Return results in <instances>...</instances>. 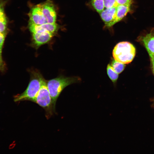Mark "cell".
I'll return each mask as SVG.
<instances>
[{
    "label": "cell",
    "mask_w": 154,
    "mask_h": 154,
    "mask_svg": "<svg viewBox=\"0 0 154 154\" xmlns=\"http://www.w3.org/2000/svg\"><path fill=\"white\" fill-rule=\"evenodd\" d=\"M30 72L31 78L26 89L23 93L15 96L14 99L15 102L27 100L34 102L45 80L37 70H33Z\"/></svg>",
    "instance_id": "cell-1"
},
{
    "label": "cell",
    "mask_w": 154,
    "mask_h": 154,
    "mask_svg": "<svg viewBox=\"0 0 154 154\" xmlns=\"http://www.w3.org/2000/svg\"><path fill=\"white\" fill-rule=\"evenodd\" d=\"M80 81L81 79L78 77L60 76L46 81V85L54 108L57 100L63 89L68 86Z\"/></svg>",
    "instance_id": "cell-2"
},
{
    "label": "cell",
    "mask_w": 154,
    "mask_h": 154,
    "mask_svg": "<svg viewBox=\"0 0 154 154\" xmlns=\"http://www.w3.org/2000/svg\"><path fill=\"white\" fill-rule=\"evenodd\" d=\"M135 49L131 43L123 41L118 43L112 51L114 58L124 64L131 62L135 54Z\"/></svg>",
    "instance_id": "cell-3"
},
{
    "label": "cell",
    "mask_w": 154,
    "mask_h": 154,
    "mask_svg": "<svg viewBox=\"0 0 154 154\" xmlns=\"http://www.w3.org/2000/svg\"><path fill=\"white\" fill-rule=\"evenodd\" d=\"M45 111L47 117H49L55 111L52 99L47 88L46 81L43 82L34 102Z\"/></svg>",
    "instance_id": "cell-4"
},
{
    "label": "cell",
    "mask_w": 154,
    "mask_h": 154,
    "mask_svg": "<svg viewBox=\"0 0 154 154\" xmlns=\"http://www.w3.org/2000/svg\"><path fill=\"white\" fill-rule=\"evenodd\" d=\"M32 34L31 45L36 49L48 42L55 35L47 31L34 33Z\"/></svg>",
    "instance_id": "cell-5"
},
{
    "label": "cell",
    "mask_w": 154,
    "mask_h": 154,
    "mask_svg": "<svg viewBox=\"0 0 154 154\" xmlns=\"http://www.w3.org/2000/svg\"><path fill=\"white\" fill-rule=\"evenodd\" d=\"M43 15L48 23H56V14L54 6L51 0H46L40 4Z\"/></svg>",
    "instance_id": "cell-6"
},
{
    "label": "cell",
    "mask_w": 154,
    "mask_h": 154,
    "mask_svg": "<svg viewBox=\"0 0 154 154\" xmlns=\"http://www.w3.org/2000/svg\"><path fill=\"white\" fill-rule=\"evenodd\" d=\"M28 15L29 18V23L36 25L48 23L43 15L40 4L32 8Z\"/></svg>",
    "instance_id": "cell-7"
},
{
    "label": "cell",
    "mask_w": 154,
    "mask_h": 154,
    "mask_svg": "<svg viewBox=\"0 0 154 154\" xmlns=\"http://www.w3.org/2000/svg\"><path fill=\"white\" fill-rule=\"evenodd\" d=\"M29 28L31 33L43 31H48L55 35L57 33L59 27L55 23H46L40 25H36L29 23Z\"/></svg>",
    "instance_id": "cell-8"
},
{
    "label": "cell",
    "mask_w": 154,
    "mask_h": 154,
    "mask_svg": "<svg viewBox=\"0 0 154 154\" xmlns=\"http://www.w3.org/2000/svg\"><path fill=\"white\" fill-rule=\"evenodd\" d=\"M116 7L104 9L100 13V16L104 22L106 27L112 26V24L115 20L116 15Z\"/></svg>",
    "instance_id": "cell-9"
},
{
    "label": "cell",
    "mask_w": 154,
    "mask_h": 154,
    "mask_svg": "<svg viewBox=\"0 0 154 154\" xmlns=\"http://www.w3.org/2000/svg\"><path fill=\"white\" fill-rule=\"evenodd\" d=\"M148 53L154 54V35L152 33L140 37Z\"/></svg>",
    "instance_id": "cell-10"
},
{
    "label": "cell",
    "mask_w": 154,
    "mask_h": 154,
    "mask_svg": "<svg viewBox=\"0 0 154 154\" xmlns=\"http://www.w3.org/2000/svg\"><path fill=\"white\" fill-rule=\"evenodd\" d=\"M131 5H118L116 7V18L112 24H115L120 21L130 11Z\"/></svg>",
    "instance_id": "cell-11"
},
{
    "label": "cell",
    "mask_w": 154,
    "mask_h": 154,
    "mask_svg": "<svg viewBox=\"0 0 154 154\" xmlns=\"http://www.w3.org/2000/svg\"><path fill=\"white\" fill-rule=\"evenodd\" d=\"M107 74L114 84H115L117 81L118 77V74L114 69L112 67L108 64L107 67Z\"/></svg>",
    "instance_id": "cell-12"
},
{
    "label": "cell",
    "mask_w": 154,
    "mask_h": 154,
    "mask_svg": "<svg viewBox=\"0 0 154 154\" xmlns=\"http://www.w3.org/2000/svg\"><path fill=\"white\" fill-rule=\"evenodd\" d=\"M111 65L114 70L118 74L121 73L123 70L125 66L124 64L119 62L114 59L112 60Z\"/></svg>",
    "instance_id": "cell-13"
},
{
    "label": "cell",
    "mask_w": 154,
    "mask_h": 154,
    "mask_svg": "<svg viewBox=\"0 0 154 154\" xmlns=\"http://www.w3.org/2000/svg\"><path fill=\"white\" fill-rule=\"evenodd\" d=\"M91 2L93 7L99 14L104 9V0H91Z\"/></svg>",
    "instance_id": "cell-14"
},
{
    "label": "cell",
    "mask_w": 154,
    "mask_h": 154,
    "mask_svg": "<svg viewBox=\"0 0 154 154\" xmlns=\"http://www.w3.org/2000/svg\"><path fill=\"white\" fill-rule=\"evenodd\" d=\"M7 20L5 14L0 17V33H7Z\"/></svg>",
    "instance_id": "cell-15"
},
{
    "label": "cell",
    "mask_w": 154,
    "mask_h": 154,
    "mask_svg": "<svg viewBox=\"0 0 154 154\" xmlns=\"http://www.w3.org/2000/svg\"><path fill=\"white\" fill-rule=\"evenodd\" d=\"M104 6L105 8L117 7L118 5L116 0H104Z\"/></svg>",
    "instance_id": "cell-16"
},
{
    "label": "cell",
    "mask_w": 154,
    "mask_h": 154,
    "mask_svg": "<svg viewBox=\"0 0 154 154\" xmlns=\"http://www.w3.org/2000/svg\"><path fill=\"white\" fill-rule=\"evenodd\" d=\"M1 52H2L0 51V71L3 72L5 71L6 67L5 63L3 60Z\"/></svg>",
    "instance_id": "cell-17"
},
{
    "label": "cell",
    "mask_w": 154,
    "mask_h": 154,
    "mask_svg": "<svg viewBox=\"0 0 154 154\" xmlns=\"http://www.w3.org/2000/svg\"><path fill=\"white\" fill-rule=\"evenodd\" d=\"M7 33H0V51L2 52Z\"/></svg>",
    "instance_id": "cell-18"
},
{
    "label": "cell",
    "mask_w": 154,
    "mask_h": 154,
    "mask_svg": "<svg viewBox=\"0 0 154 154\" xmlns=\"http://www.w3.org/2000/svg\"><path fill=\"white\" fill-rule=\"evenodd\" d=\"M118 5H131L132 0H116Z\"/></svg>",
    "instance_id": "cell-19"
},
{
    "label": "cell",
    "mask_w": 154,
    "mask_h": 154,
    "mask_svg": "<svg viewBox=\"0 0 154 154\" xmlns=\"http://www.w3.org/2000/svg\"><path fill=\"white\" fill-rule=\"evenodd\" d=\"M5 3V1L0 0V17L5 14L4 7Z\"/></svg>",
    "instance_id": "cell-20"
},
{
    "label": "cell",
    "mask_w": 154,
    "mask_h": 154,
    "mask_svg": "<svg viewBox=\"0 0 154 154\" xmlns=\"http://www.w3.org/2000/svg\"><path fill=\"white\" fill-rule=\"evenodd\" d=\"M151 62L153 70L154 72V54L151 53H149Z\"/></svg>",
    "instance_id": "cell-21"
}]
</instances>
